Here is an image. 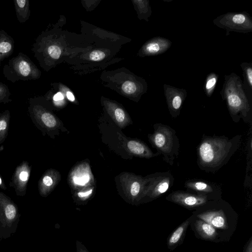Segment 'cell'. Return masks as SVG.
Segmentation results:
<instances>
[{"instance_id":"6da1fadb","label":"cell","mask_w":252,"mask_h":252,"mask_svg":"<svg viewBox=\"0 0 252 252\" xmlns=\"http://www.w3.org/2000/svg\"><path fill=\"white\" fill-rule=\"evenodd\" d=\"M242 136L204 135L197 147V164L202 171L215 173L225 165L241 144Z\"/></svg>"},{"instance_id":"7a4b0ae2","label":"cell","mask_w":252,"mask_h":252,"mask_svg":"<svg viewBox=\"0 0 252 252\" xmlns=\"http://www.w3.org/2000/svg\"><path fill=\"white\" fill-rule=\"evenodd\" d=\"M222 88L220 92L222 99L226 101L233 121L238 122L242 119L249 122L251 117L252 103L249 101L243 87L241 78L234 72L224 75Z\"/></svg>"},{"instance_id":"3957f363","label":"cell","mask_w":252,"mask_h":252,"mask_svg":"<svg viewBox=\"0 0 252 252\" xmlns=\"http://www.w3.org/2000/svg\"><path fill=\"white\" fill-rule=\"evenodd\" d=\"M149 140L157 152L162 156L164 160L170 165H173L179 156L180 148L175 130L167 125L156 124L154 133L149 135Z\"/></svg>"},{"instance_id":"277c9868","label":"cell","mask_w":252,"mask_h":252,"mask_svg":"<svg viewBox=\"0 0 252 252\" xmlns=\"http://www.w3.org/2000/svg\"><path fill=\"white\" fill-rule=\"evenodd\" d=\"M3 74L7 80L14 83L19 80L38 79L41 71L28 56L19 52L4 65Z\"/></svg>"},{"instance_id":"5b68a950","label":"cell","mask_w":252,"mask_h":252,"mask_svg":"<svg viewBox=\"0 0 252 252\" xmlns=\"http://www.w3.org/2000/svg\"><path fill=\"white\" fill-rule=\"evenodd\" d=\"M213 22L218 27L225 30L226 35L230 32L242 33L252 32V19L246 11L227 12L218 16Z\"/></svg>"},{"instance_id":"8992f818","label":"cell","mask_w":252,"mask_h":252,"mask_svg":"<svg viewBox=\"0 0 252 252\" xmlns=\"http://www.w3.org/2000/svg\"><path fill=\"white\" fill-rule=\"evenodd\" d=\"M147 181L145 195L152 199H156L171 188L174 178L169 171H166L151 175Z\"/></svg>"},{"instance_id":"52a82bcc","label":"cell","mask_w":252,"mask_h":252,"mask_svg":"<svg viewBox=\"0 0 252 252\" xmlns=\"http://www.w3.org/2000/svg\"><path fill=\"white\" fill-rule=\"evenodd\" d=\"M164 94L168 109L172 118L178 117L187 95V92L170 85H163Z\"/></svg>"},{"instance_id":"ba28073f","label":"cell","mask_w":252,"mask_h":252,"mask_svg":"<svg viewBox=\"0 0 252 252\" xmlns=\"http://www.w3.org/2000/svg\"><path fill=\"white\" fill-rule=\"evenodd\" d=\"M166 199L189 208L202 206L207 203L208 198L203 195L183 190H177L169 194Z\"/></svg>"},{"instance_id":"9c48e42d","label":"cell","mask_w":252,"mask_h":252,"mask_svg":"<svg viewBox=\"0 0 252 252\" xmlns=\"http://www.w3.org/2000/svg\"><path fill=\"white\" fill-rule=\"evenodd\" d=\"M172 42L160 36L154 37L147 42L142 48L144 56H156L165 52L170 48Z\"/></svg>"},{"instance_id":"30bf717a","label":"cell","mask_w":252,"mask_h":252,"mask_svg":"<svg viewBox=\"0 0 252 252\" xmlns=\"http://www.w3.org/2000/svg\"><path fill=\"white\" fill-rule=\"evenodd\" d=\"M185 188L197 194L209 197V195L220 193V188L215 184L200 180H190L185 183Z\"/></svg>"},{"instance_id":"8fae6325","label":"cell","mask_w":252,"mask_h":252,"mask_svg":"<svg viewBox=\"0 0 252 252\" xmlns=\"http://www.w3.org/2000/svg\"><path fill=\"white\" fill-rule=\"evenodd\" d=\"M197 217L214 227L221 229L226 227L225 217L222 210L205 211L198 214Z\"/></svg>"},{"instance_id":"7c38bea8","label":"cell","mask_w":252,"mask_h":252,"mask_svg":"<svg viewBox=\"0 0 252 252\" xmlns=\"http://www.w3.org/2000/svg\"><path fill=\"white\" fill-rule=\"evenodd\" d=\"M0 220L4 226H10L16 220L17 209L10 202L5 200L0 201Z\"/></svg>"},{"instance_id":"4fadbf2b","label":"cell","mask_w":252,"mask_h":252,"mask_svg":"<svg viewBox=\"0 0 252 252\" xmlns=\"http://www.w3.org/2000/svg\"><path fill=\"white\" fill-rule=\"evenodd\" d=\"M15 42L5 31L0 30V67L1 62L13 53Z\"/></svg>"},{"instance_id":"5bb4252c","label":"cell","mask_w":252,"mask_h":252,"mask_svg":"<svg viewBox=\"0 0 252 252\" xmlns=\"http://www.w3.org/2000/svg\"><path fill=\"white\" fill-rule=\"evenodd\" d=\"M240 66L243 71V87L249 101L252 104V63L244 62Z\"/></svg>"},{"instance_id":"9a60e30c","label":"cell","mask_w":252,"mask_h":252,"mask_svg":"<svg viewBox=\"0 0 252 252\" xmlns=\"http://www.w3.org/2000/svg\"><path fill=\"white\" fill-rule=\"evenodd\" d=\"M127 147L132 153L142 157L151 158L160 156L158 152L154 154L148 147L137 141H129L127 143Z\"/></svg>"},{"instance_id":"2e32d148","label":"cell","mask_w":252,"mask_h":252,"mask_svg":"<svg viewBox=\"0 0 252 252\" xmlns=\"http://www.w3.org/2000/svg\"><path fill=\"white\" fill-rule=\"evenodd\" d=\"M16 15L20 23L28 21L31 15L30 1L29 0H14Z\"/></svg>"},{"instance_id":"e0dca14e","label":"cell","mask_w":252,"mask_h":252,"mask_svg":"<svg viewBox=\"0 0 252 252\" xmlns=\"http://www.w3.org/2000/svg\"><path fill=\"white\" fill-rule=\"evenodd\" d=\"M195 227L202 237L207 239H213L216 237L217 232L215 228L207 222L203 220H197Z\"/></svg>"},{"instance_id":"ac0fdd59","label":"cell","mask_w":252,"mask_h":252,"mask_svg":"<svg viewBox=\"0 0 252 252\" xmlns=\"http://www.w3.org/2000/svg\"><path fill=\"white\" fill-rule=\"evenodd\" d=\"M218 77V75L214 72H211L206 76L203 89L207 96L210 97L213 94L217 84Z\"/></svg>"},{"instance_id":"d6986e66","label":"cell","mask_w":252,"mask_h":252,"mask_svg":"<svg viewBox=\"0 0 252 252\" xmlns=\"http://www.w3.org/2000/svg\"><path fill=\"white\" fill-rule=\"evenodd\" d=\"M189 223V221L186 220L173 232L168 240V244L169 246H173L179 241Z\"/></svg>"},{"instance_id":"ffe728a7","label":"cell","mask_w":252,"mask_h":252,"mask_svg":"<svg viewBox=\"0 0 252 252\" xmlns=\"http://www.w3.org/2000/svg\"><path fill=\"white\" fill-rule=\"evenodd\" d=\"M134 2H136L140 12L144 15V19L148 21V17L151 15L152 13L149 1L148 0H137L134 1Z\"/></svg>"},{"instance_id":"44dd1931","label":"cell","mask_w":252,"mask_h":252,"mask_svg":"<svg viewBox=\"0 0 252 252\" xmlns=\"http://www.w3.org/2000/svg\"><path fill=\"white\" fill-rule=\"evenodd\" d=\"M41 119L44 125L48 127H53L56 125L55 118L49 112H43L41 115Z\"/></svg>"},{"instance_id":"7402d4cb","label":"cell","mask_w":252,"mask_h":252,"mask_svg":"<svg viewBox=\"0 0 252 252\" xmlns=\"http://www.w3.org/2000/svg\"><path fill=\"white\" fill-rule=\"evenodd\" d=\"M11 95L8 87L0 80V103L8 102L11 101L9 96Z\"/></svg>"},{"instance_id":"603a6c76","label":"cell","mask_w":252,"mask_h":252,"mask_svg":"<svg viewBox=\"0 0 252 252\" xmlns=\"http://www.w3.org/2000/svg\"><path fill=\"white\" fill-rule=\"evenodd\" d=\"M122 89L126 94H131L137 91V86L133 82L126 81L122 85Z\"/></svg>"},{"instance_id":"cb8c5ba5","label":"cell","mask_w":252,"mask_h":252,"mask_svg":"<svg viewBox=\"0 0 252 252\" xmlns=\"http://www.w3.org/2000/svg\"><path fill=\"white\" fill-rule=\"evenodd\" d=\"M114 116L118 123L123 125L126 121L125 111L121 108L117 107L114 111Z\"/></svg>"},{"instance_id":"d4e9b609","label":"cell","mask_w":252,"mask_h":252,"mask_svg":"<svg viewBox=\"0 0 252 252\" xmlns=\"http://www.w3.org/2000/svg\"><path fill=\"white\" fill-rule=\"evenodd\" d=\"M105 57L104 52L99 50L93 51L90 54V59L93 61H99L103 60Z\"/></svg>"},{"instance_id":"484cf974","label":"cell","mask_w":252,"mask_h":252,"mask_svg":"<svg viewBox=\"0 0 252 252\" xmlns=\"http://www.w3.org/2000/svg\"><path fill=\"white\" fill-rule=\"evenodd\" d=\"M77 252H89L86 247L79 241H76Z\"/></svg>"},{"instance_id":"4316f807","label":"cell","mask_w":252,"mask_h":252,"mask_svg":"<svg viewBox=\"0 0 252 252\" xmlns=\"http://www.w3.org/2000/svg\"><path fill=\"white\" fill-rule=\"evenodd\" d=\"M64 98V96H63V94L59 92H58L56 94H55L53 97V100L56 102H58V101H61L62 100H63V99Z\"/></svg>"},{"instance_id":"83f0119b","label":"cell","mask_w":252,"mask_h":252,"mask_svg":"<svg viewBox=\"0 0 252 252\" xmlns=\"http://www.w3.org/2000/svg\"><path fill=\"white\" fill-rule=\"evenodd\" d=\"M43 183L46 186H50L53 184V180L49 176H45L43 178Z\"/></svg>"},{"instance_id":"f1b7e54d","label":"cell","mask_w":252,"mask_h":252,"mask_svg":"<svg viewBox=\"0 0 252 252\" xmlns=\"http://www.w3.org/2000/svg\"><path fill=\"white\" fill-rule=\"evenodd\" d=\"M92 193V189L86 190L85 192H79L78 193V196L81 198H84L89 196Z\"/></svg>"},{"instance_id":"f546056e","label":"cell","mask_w":252,"mask_h":252,"mask_svg":"<svg viewBox=\"0 0 252 252\" xmlns=\"http://www.w3.org/2000/svg\"><path fill=\"white\" fill-rule=\"evenodd\" d=\"M19 178L21 181H26L28 178V172L25 171H22L19 175Z\"/></svg>"},{"instance_id":"4dcf8cb0","label":"cell","mask_w":252,"mask_h":252,"mask_svg":"<svg viewBox=\"0 0 252 252\" xmlns=\"http://www.w3.org/2000/svg\"><path fill=\"white\" fill-rule=\"evenodd\" d=\"M66 97L68 98V99L70 101H74V100H75L74 96L71 92H70V91L66 92Z\"/></svg>"},{"instance_id":"1f68e13d","label":"cell","mask_w":252,"mask_h":252,"mask_svg":"<svg viewBox=\"0 0 252 252\" xmlns=\"http://www.w3.org/2000/svg\"><path fill=\"white\" fill-rule=\"evenodd\" d=\"M7 126L6 122L4 120H0V131L4 130Z\"/></svg>"},{"instance_id":"d6a6232c","label":"cell","mask_w":252,"mask_h":252,"mask_svg":"<svg viewBox=\"0 0 252 252\" xmlns=\"http://www.w3.org/2000/svg\"><path fill=\"white\" fill-rule=\"evenodd\" d=\"M246 252H252V241L251 240L249 245H248Z\"/></svg>"},{"instance_id":"836d02e7","label":"cell","mask_w":252,"mask_h":252,"mask_svg":"<svg viewBox=\"0 0 252 252\" xmlns=\"http://www.w3.org/2000/svg\"><path fill=\"white\" fill-rule=\"evenodd\" d=\"M1 178H0V185H1Z\"/></svg>"}]
</instances>
